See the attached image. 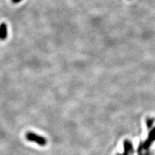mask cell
Listing matches in <instances>:
<instances>
[{
    "label": "cell",
    "mask_w": 155,
    "mask_h": 155,
    "mask_svg": "<svg viewBox=\"0 0 155 155\" xmlns=\"http://www.w3.org/2000/svg\"><path fill=\"white\" fill-rule=\"evenodd\" d=\"M25 137L29 142L36 143L40 146H45L47 143V140L42 137V136L38 135L35 133L28 132L26 133Z\"/></svg>",
    "instance_id": "cell-1"
},
{
    "label": "cell",
    "mask_w": 155,
    "mask_h": 155,
    "mask_svg": "<svg viewBox=\"0 0 155 155\" xmlns=\"http://www.w3.org/2000/svg\"><path fill=\"white\" fill-rule=\"evenodd\" d=\"M155 142V127H154L148 134V137L145 142H142L143 147L145 151H147L151 145Z\"/></svg>",
    "instance_id": "cell-2"
},
{
    "label": "cell",
    "mask_w": 155,
    "mask_h": 155,
    "mask_svg": "<svg viewBox=\"0 0 155 155\" xmlns=\"http://www.w3.org/2000/svg\"><path fill=\"white\" fill-rule=\"evenodd\" d=\"M124 151L122 154H118L117 155H131L134 151L133 143L127 139L125 140L124 142Z\"/></svg>",
    "instance_id": "cell-3"
},
{
    "label": "cell",
    "mask_w": 155,
    "mask_h": 155,
    "mask_svg": "<svg viewBox=\"0 0 155 155\" xmlns=\"http://www.w3.org/2000/svg\"><path fill=\"white\" fill-rule=\"evenodd\" d=\"M7 36V27L5 23H2L0 25V40H5Z\"/></svg>",
    "instance_id": "cell-4"
},
{
    "label": "cell",
    "mask_w": 155,
    "mask_h": 155,
    "mask_svg": "<svg viewBox=\"0 0 155 155\" xmlns=\"http://www.w3.org/2000/svg\"><path fill=\"white\" fill-rule=\"evenodd\" d=\"M154 122V118H148L146 120V125L148 129H151L153 127V125Z\"/></svg>",
    "instance_id": "cell-5"
},
{
    "label": "cell",
    "mask_w": 155,
    "mask_h": 155,
    "mask_svg": "<svg viewBox=\"0 0 155 155\" xmlns=\"http://www.w3.org/2000/svg\"><path fill=\"white\" fill-rule=\"evenodd\" d=\"M138 155H151V153L148 152V150H147V151H146V152H145V153H143L140 154Z\"/></svg>",
    "instance_id": "cell-6"
},
{
    "label": "cell",
    "mask_w": 155,
    "mask_h": 155,
    "mask_svg": "<svg viewBox=\"0 0 155 155\" xmlns=\"http://www.w3.org/2000/svg\"><path fill=\"white\" fill-rule=\"evenodd\" d=\"M22 0H12V2L14 3H19L20 2H21Z\"/></svg>",
    "instance_id": "cell-7"
}]
</instances>
